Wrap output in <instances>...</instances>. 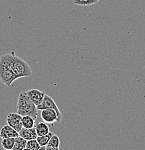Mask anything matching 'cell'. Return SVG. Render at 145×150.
<instances>
[{
  "instance_id": "17",
  "label": "cell",
  "mask_w": 145,
  "mask_h": 150,
  "mask_svg": "<svg viewBox=\"0 0 145 150\" xmlns=\"http://www.w3.org/2000/svg\"><path fill=\"white\" fill-rule=\"evenodd\" d=\"M100 0H73L74 4L79 6H90L96 4Z\"/></svg>"
},
{
  "instance_id": "6",
  "label": "cell",
  "mask_w": 145,
  "mask_h": 150,
  "mask_svg": "<svg viewBox=\"0 0 145 150\" xmlns=\"http://www.w3.org/2000/svg\"><path fill=\"white\" fill-rule=\"evenodd\" d=\"M22 115L18 112H11L7 115V123L9 126L15 129L18 132L23 128L22 124Z\"/></svg>"
},
{
  "instance_id": "7",
  "label": "cell",
  "mask_w": 145,
  "mask_h": 150,
  "mask_svg": "<svg viewBox=\"0 0 145 150\" xmlns=\"http://www.w3.org/2000/svg\"><path fill=\"white\" fill-rule=\"evenodd\" d=\"M25 93L28 96L30 100L36 106L43 102V98H44L45 95H46L44 92L40 91V90H37V89H32V90H28Z\"/></svg>"
},
{
  "instance_id": "11",
  "label": "cell",
  "mask_w": 145,
  "mask_h": 150,
  "mask_svg": "<svg viewBox=\"0 0 145 150\" xmlns=\"http://www.w3.org/2000/svg\"><path fill=\"white\" fill-rule=\"evenodd\" d=\"M35 128L37 134H38V137L46 135L50 131L49 127L45 122L37 123L36 124H35Z\"/></svg>"
},
{
  "instance_id": "14",
  "label": "cell",
  "mask_w": 145,
  "mask_h": 150,
  "mask_svg": "<svg viewBox=\"0 0 145 150\" xmlns=\"http://www.w3.org/2000/svg\"><path fill=\"white\" fill-rule=\"evenodd\" d=\"M15 137L2 139V140H1V145L4 149L12 150L13 149L14 144H15Z\"/></svg>"
},
{
  "instance_id": "8",
  "label": "cell",
  "mask_w": 145,
  "mask_h": 150,
  "mask_svg": "<svg viewBox=\"0 0 145 150\" xmlns=\"http://www.w3.org/2000/svg\"><path fill=\"white\" fill-rule=\"evenodd\" d=\"M18 133H19V136L27 141L36 139V138L38 137V134L36 133L35 126L31 128V129H25V128L23 127Z\"/></svg>"
},
{
  "instance_id": "1",
  "label": "cell",
  "mask_w": 145,
  "mask_h": 150,
  "mask_svg": "<svg viewBox=\"0 0 145 150\" xmlns=\"http://www.w3.org/2000/svg\"><path fill=\"white\" fill-rule=\"evenodd\" d=\"M7 56L11 69L18 79L31 76L33 72L32 69L25 61L15 55L14 51H12L10 54H7Z\"/></svg>"
},
{
  "instance_id": "3",
  "label": "cell",
  "mask_w": 145,
  "mask_h": 150,
  "mask_svg": "<svg viewBox=\"0 0 145 150\" xmlns=\"http://www.w3.org/2000/svg\"><path fill=\"white\" fill-rule=\"evenodd\" d=\"M16 79L18 78L11 69L7 54H4L0 57V81L7 87H11Z\"/></svg>"
},
{
  "instance_id": "16",
  "label": "cell",
  "mask_w": 145,
  "mask_h": 150,
  "mask_svg": "<svg viewBox=\"0 0 145 150\" xmlns=\"http://www.w3.org/2000/svg\"><path fill=\"white\" fill-rule=\"evenodd\" d=\"M40 149V145L39 144L36 139H31L27 142L25 149L30 150H39Z\"/></svg>"
},
{
  "instance_id": "12",
  "label": "cell",
  "mask_w": 145,
  "mask_h": 150,
  "mask_svg": "<svg viewBox=\"0 0 145 150\" xmlns=\"http://www.w3.org/2000/svg\"><path fill=\"white\" fill-rule=\"evenodd\" d=\"M28 141L20 136L15 137V144H14L13 149L12 150H25L26 148Z\"/></svg>"
},
{
  "instance_id": "4",
  "label": "cell",
  "mask_w": 145,
  "mask_h": 150,
  "mask_svg": "<svg viewBox=\"0 0 145 150\" xmlns=\"http://www.w3.org/2000/svg\"><path fill=\"white\" fill-rule=\"evenodd\" d=\"M48 108L54 109L57 112V113H58V121H57V123H60L62 118V112L60 111L58 106L56 104V103L54 102L53 98L47 95H45L43 102L40 103V105H37V109H38V110H41L45 108Z\"/></svg>"
},
{
  "instance_id": "9",
  "label": "cell",
  "mask_w": 145,
  "mask_h": 150,
  "mask_svg": "<svg viewBox=\"0 0 145 150\" xmlns=\"http://www.w3.org/2000/svg\"><path fill=\"white\" fill-rule=\"evenodd\" d=\"M19 136V133L15 129L11 127L8 124L3 126L0 130V137L1 139L11 138V137H17Z\"/></svg>"
},
{
  "instance_id": "13",
  "label": "cell",
  "mask_w": 145,
  "mask_h": 150,
  "mask_svg": "<svg viewBox=\"0 0 145 150\" xmlns=\"http://www.w3.org/2000/svg\"><path fill=\"white\" fill-rule=\"evenodd\" d=\"M22 124L23 128L31 129L35 126V119L29 115H24L22 117Z\"/></svg>"
},
{
  "instance_id": "10",
  "label": "cell",
  "mask_w": 145,
  "mask_h": 150,
  "mask_svg": "<svg viewBox=\"0 0 145 150\" xmlns=\"http://www.w3.org/2000/svg\"><path fill=\"white\" fill-rule=\"evenodd\" d=\"M59 145H60V139L59 137L56 134H54L46 146V150H59Z\"/></svg>"
},
{
  "instance_id": "15",
  "label": "cell",
  "mask_w": 145,
  "mask_h": 150,
  "mask_svg": "<svg viewBox=\"0 0 145 150\" xmlns=\"http://www.w3.org/2000/svg\"><path fill=\"white\" fill-rule=\"evenodd\" d=\"M54 134V133L49 132L46 135H43V136H40V137H38L36 138V140L38 141V142L39 143V144L40 145V146H46L47 145L48 142H49L50 139L51 138L53 135Z\"/></svg>"
},
{
  "instance_id": "5",
  "label": "cell",
  "mask_w": 145,
  "mask_h": 150,
  "mask_svg": "<svg viewBox=\"0 0 145 150\" xmlns=\"http://www.w3.org/2000/svg\"><path fill=\"white\" fill-rule=\"evenodd\" d=\"M42 120L43 122L52 126L54 123L57 122L58 121V113L53 108H45L41 110V113H40Z\"/></svg>"
},
{
  "instance_id": "2",
  "label": "cell",
  "mask_w": 145,
  "mask_h": 150,
  "mask_svg": "<svg viewBox=\"0 0 145 150\" xmlns=\"http://www.w3.org/2000/svg\"><path fill=\"white\" fill-rule=\"evenodd\" d=\"M17 112L22 116L29 115L33 117L35 120L37 118V106L30 100L25 92H23L19 94L17 104Z\"/></svg>"
}]
</instances>
